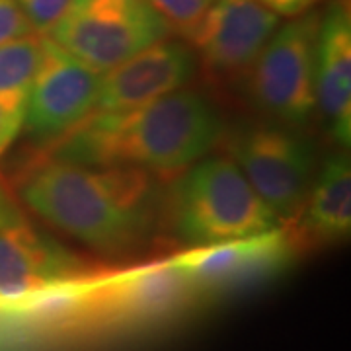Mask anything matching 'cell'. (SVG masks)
I'll return each mask as SVG.
<instances>
[{
    "instance_id": "1",
    "label": "cell",
    "mask_w": 351,
    "mask_h": 351,
    "mask_svg": "<svg viewBox=\"0 0 351 351\" xmlns=\"http://www.w3.org/2000/svg\"><path fill=\"white\" fill-rule=\"evenodd\" d=\"M16 193L39 221L104 258L145 250L166 219L156 176L137 168L47 154L18 174Z\"/></svg>"
},
{
    "instance_id": "2",
    "label": "cell",
    "mask_w": 351,
    "mask_h": 351,
    "mask_svg": "<svg viewBox=\"0 0 351 351\" xmlns=\"http://www.w3.org/2000/svg\"><path fill=\"white\" fill-rule=\"evenodd\" d=\"M221 135L223 123L213 104L182 88L131 110L92 113L55 141L51 156L154 176L178 174L211 154Z\"/></svg>"
},
{
    "instance_id": "3",
    "label": "cell",
    "mask_w": 351,
    "mask_h": 351,
    "mask_svg": "<svg viewBox=\"0 0 351 351\" xmlns=\"http://www.w3.org/2000/svg\"><path fill=\"white\" fill-rule=\"evenodd\" d=\"M178 180L164 217L186 248L246 239L285 225L234 160L203 156Z\"/></svg>"
},
{
    "instance_id": "4",
    "label": "cell",
    "mask_w": 351,
    "mask_h": 351,
    "mask_svg": "<svg viewBox=\"0 0 351 351\" xmlns=\"http://www.w3.org/2000/svg\"><path fill=\"white\" fill-rule=\"evenodd\" d=\"M104 274L34 225L12 201L0 221V313L22 311L43 295Z\"/></svg>"
},
{
    "instance_id": "5",
    "label": "cell",
    "mask_w": 351,
    "mask_h": 351,
    "mask_svg": "<svg viewBox=\"0 0 351 351\" xmlns=\"http://www.w3.org/2000/svg\"><path fill=\"white\" fill-rule=\"evenodd\" d=\"M318 25L320 14L316 12H304L277 25L246 76L252 104L267 119L301 131L316 113Z\"/></svg>"
},
{
    "instance_id": "6",
    "label": "cell",
    "mask_w": 351,
    "mask_h": 351,
    "mask_svg": "<svg viewBox=\"0 0 351 351\" xmlns=\"http://www.w3.org/2000/svg\"><path fill=\"white\" fill-rule=\"evenodd\" d=\"M170 36L149 0H71L47 34L78 61L106 73Z\"/></svg>"
},
{
    "instance_id": "7",
    "label": "cell",
    "mask_w": 351,
    "mask_h": 351,
    "mask_svg": "<svg viewBox=\"0 0 351 351\" xmlns=\"http://www.w3.org/2000/svg\"><path fill=\"white\" fill-rule=\"evenodd\" d=\"M228 156L283 223L301 211L314 180V151L301 129L265 119L239 129Z\"/></svg>"
},
{
    "instance_id": "8",
    "label": "cell",
    "mask_w": 351,
    "mask_h": 351,
    "mask_svg": "<svg viewBox=\"0 0 351 351\" xmlns=\"http://www.w3.org/2000/svg\"><path fill=\"white\" fill-rule=\"evenodd\" d=\"M100 82L101 73L41 36V59L22 127L43 141L64 137L94 113Z\"/></svg>"
},
{
    "instance_id": "9",
    "label": "cell",
    "mask_w": 351,
    "mask_h": 351,
    "mask_svg": "<svg viewBox=\"0 0 351 351\" xmlns=\"http://www.w3.org/2000/svg\"><path fill=\"white\" fill-rule=\"evenodd\" d=\"M277 25L279 16L260 0H213L189 43L207 75L234 84L246 80Z\"/></svg>"
},
{
    "instance_id": "10",
    "label": "cell",
    "mask_w": 351,
    "mask_h": 351,
    "mask_svg": "<svg viewBox=\"0 0 351 351\" xmlns=\"http://www.w3.org/2000/svg\"><path fill=\"white\" fill-rule=\"evenodd\" d=\"M197 59L184 41L162 39L101 73L94 113L131 110L182 90L195 76Z\"/></svg>"
},
{
    "instance_id": "11",
    "label": "cell",
    "mask_w": 351,
    "mask_h": 351,
    "mask_svg": "<svg viewBox=\"0 0 351 351\" xmlns=\"http://www.w3.org/2000/svg\"><path fill=\"white\" fill-rule=\"evenodd\" d=\"M316 112L339 147L351 143V14L350 0H330L316 39Z\"/></svg>"
},
{
    "instance_id": "12",
    "label": "cell",
    "mask_w": 351,
    "mask_h": 351,
    "mask_svg": "<svg viewBox=\"0 0 351 351\" xmlns=\"http://www.w3.org/2000/svg\"><path fill=\"white\" fill-rule=\"evenodd\" d=\"M297 250L289 225H281L246 239L228 240L211 246H195L170 256L191 285H225L242 277L263 274L283 263Z\"/></svg>"
},
{
    "instance_id": "13",
    "label": "cell",
    "mask_w": 351,
    "mask_h": 351,
    "mask_svg": "<svg viewBox=\"0 0 351 351\" xmlns=\"http://www.w3.org/2000/svg\"><path fill=\"white\" fill-rule=\"evenodd\" d=\"M297 244H330L350 237L351 230V162L336 152L328 156L314 176L301 211L285 223Z\"/></svg>"
},
{
    "instance_id": "14",
    "label": "cell",
    "mask_w": 351,
    "mask_h": 351,
    "mask_svg": "<svg viewBox=\"0 0 351 351\" xmlns=\"http://www.w3.org/2000/svg\"><path fill=\"white\" fill-rule=\"evenodd\" d=\"M41 59V36L27 34L0 45V106L24 119Z\"/></svg>"
},
{
    "instance_id": "15",
    "label": "cell",
    "mask_w": 351,
    "mask_h": 351,
    "mask_svg": "<svg viewBox=\"0 0 351 351\" xmlns=\"http://www.w3.org/2000/svg\"><path fill=\"white\" fill-rule=\"evenodd\" d=\"M149 4L160 14L170 32L180 34L189 41L213 0H149Z\"/></svg>"
},
{
    "instance_id": "16",
    "label": "cell",
    "mask_w": 351,
    "mask_h": 351,
    "mask_svg": "<svg viewBox=\"0 0 351 351\" xmlns=\"http://www.w3.org/2000/svg\"><path fill=\"white\" fill-rule=\"evenodd\" d=\"M25 18L38 36H47L61 20L71 0H18Z\"/></svg>"
},
{
    "instance_id": "17",
    "label": "cell",
    "mask_w": 351,
    "mask_h": 351,
    "mask_svg": "<svg viewBox=\"0 0 351 351\" xmlns=\"http://www.w3.org/2000/svg\"><path fill=\"white\" fill-rule=\"evenodd\" d=\"M27 34H36L18 0H0V45Z\"/></svg>"
},
{
    "instance_id": "18",
    "label": "cell",
    "mask_w": 351,
    "mask_h": 351,
    "mask_svg": "<svg viewBox=\"0 0 351 351\" xmlns=\"http://www.w3.org/2000/svg\"><path fill=\"white\" fill-rule=\"evenodd\" d=\"M22 123H24L22 117L6 112L0 106V158L12 147V143L18 137V133L22 131Z\"/></svg>"
},
{
    "instance_id": "19",
    "label": "cell",
    "mask_w": 351,
    "mask_h": 351,
    "mask_svg": "<svg viewBox=\"0 0 351 351\" xmlns=\"http://www.w3.org/2000/svg\"><path fill=\"white\" fill-rule=\"evenodd\" d=\"M265 8H269L271 12L277 14L279 18L285 16V18H295V16H301L304 12H311L314 4L318 0H260Z\"/></svg>"
},
{
    "instance_id": "20",
    "label": "cell",
    "mask_w": 351,
    "mask_h": 351,
    "mask_svg": "<svg viewBox=\"0 0 351 351\" xmlns=\"http://www.w3.org/2000/svg\"><path fill=\"white\" fill-rule=\"evenodd\" d=\"M12 205V199H10V195L6 193V189L0 186V221H2V217L6 215L8 211V207Z\"/></svg>"
}]
</instances>
